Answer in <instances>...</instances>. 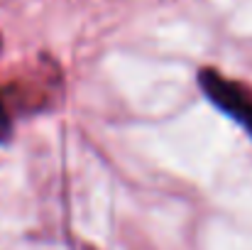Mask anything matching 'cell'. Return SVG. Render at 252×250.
Instances as JSON below:
<instances>
[{
	"label": "cell",
	"mask_w": 252,
	"mask_h": 250,
	"mask_svg": "<svg viewBox=\"0 0 252 250\" xmlns=\"http://www.w3.org/2000/svg\"><path fill=\"white\" fill-rule=\"evenodd\" d=\"M196 83L203 93V98L218 108L223 115H228L233 123H238L252 138V91L245 83L228 79L213 67H203L196 71Z\"/></svg>",
	"instance_id": "1"
},
{
	"label": "cell",
	"mask_w": 252,
	"mask_h": 250,
	"mask_svg": "<svg viewBox=\"0 0 252 250\" xmlns=\"http://www.w3.org/2000/svg\"><path fill=\"white\" fill-rule=\"evenodd\" d=\"M12 133H15V115H12V108L7 106L5 91L0 88V145H7Z\"/></svg>",
	"instance_id": "2"
}]
</instances>
